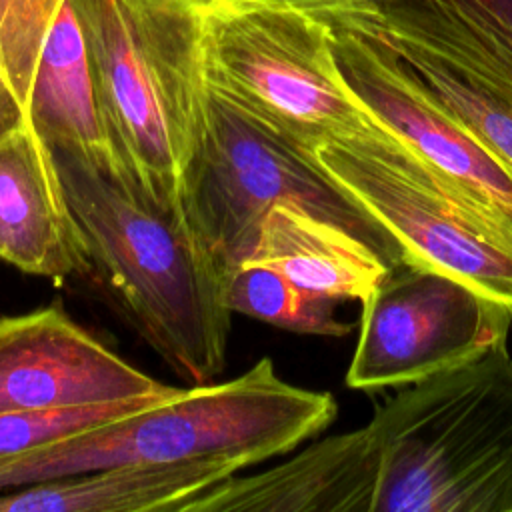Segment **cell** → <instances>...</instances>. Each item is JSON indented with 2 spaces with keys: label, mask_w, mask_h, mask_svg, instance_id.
Masks as SVG:
<instances>
[{
  "label": "cell",
  "mask_w": 512,
  "mask_h": 512,
  "mask_svg": "<svg viewBox=\"0 0 512 512\" xmlns=\"http://www.w3.org/2000/svg\"><path fill=\"white\" fill-rule=\"evenodd\" d=\"M174 390L94 338L60 304L0 318V414L164 396Z\"/></svg>",
  "instance_id": "obj_10"
},
{
  "label": "cell",
  "mask_w": 512,
  "mask_h": 512,
  "mask_svg": "<svg viewBox=\"0 0 512 512\" xmlns=\"http://www.w3.org/2000/svg\"><path fill=\"white\" fill-rule=\"evenodd\" d=\"M338 414L330 392L294 386L272 358L172 394L42 450L0 462V492L116 466L232 458L246 468L288 454Z\"/></svg>",
  "instance_id": "obj_4"
},
{
  "label": "cell",
  "mask_w": 512,
  "mask_h": 512,
  "mask_svg": "<svg viewBox=\"0 0 512 512\" xmlns=\"http://www.w3.org/2000/svg\"><path fill=\"white\" fill-rule=\"evenodd\" d=\"M374 474L362 426L326 436L290 460L230 476L178 512H370Z\"/></svg>",
  "instance_id": "obj_13"
},
{
  "label": "cell",
  "mask_w": 512,
  "mask_h": 512,
  "mask_svg": "<svg viewBox=\"0 0 512 512\" xmlns=\"http://www.w3.org/2000/svg\"><path fill=\"white\" fill-rule=\"evenodd\" d=\"M378 42L392 48L446 104V108L452 110L512 168V106L416 46L394 40Z\"/></svg>",
  "instance_id": "obj_19"
},
{
  "label": "cell",
  "mask_w": 512,
  "mask_h": 512,
  "mask_svg": "<svg viewBox=\"0 0 512 512\" xmlns=\"http://www.w3.org/2000/svg\"><path fill=\"white\" fill-rule=\"evenodd\" d=\"M280 270L308 294L364 300L394 268L342 228L288 204L272 206L246 262Z\"/></svg>",
  "instance_id": "obj_15"
},
{
  "label": "cell",
  "mask_w": 512,
  "mask_h": 512,
  "mask_svg": "<svg viewBox=\"0 0 512 512\" xmlns=\"http://www.w3.org/2000/svg\"><path fill=\"white\" fill-rule=\"evenodd\" d=\"M512 312L468 284L422 266L394 268L364 300L346 386L402 388L508 342Z\"/></svg>",
  "instance_id": "obj_9"
},
{
  "label": "cell",
  "mask_w": 512,
  "mask_h": 512,
  "mask_svg": "<svg viewBox=\"0 0 512 512\" xmlns=\"http://www.w3.org/2000/svg\"><path fill=\"white\" fill-rule=\"evenodd\" d=\"M200 12L214 92L308 152L378 128L336 64L328 26L298 0H214Z\"/></svg>",
  "instance_id": "obj_6"
},
{
  "label": "cell",
  "mask_w": 512,
  "mask_h": 512,
  "mask_svg": "<svg viewBox=\"0 0 512 512\" xmlns=\"http://www.w3.org/2000/svg\"><path fill=\"white\" fill-rule=\"evenodd\" d=\"M362 428L370 512H512L508 342L402 386Z\"/></svg>",
  "instance_id": "obj_2"
},
{
  "label": "cell",
  "mask_w": 512,
  "mask_h": 512,
  "mask_svg": "<svg viewBox=\"0 0 512 512\" xmlns=\"http://www.w3.org/2000/svg\"><path fill=\"white\" fill-rule=\"evenodd\" d=\"M114 158L162 206H182L208 82L192 0H70Z\"/></svg>",
  "instance_id": "obj_3"
},
{
  "label": "cell",
  "mask_w": 512,
  "mask_h": 512,
  "mask_svg": "<svg viewBox=\"0 0 512 512\" xmlns=\"http://www.w3.org/2000/svg\"><path fill=\"white\" fill-rule=\"evenodd\" d=\"M228 310L266 324L314 336H346L350 324L336 316V300L314 296L264 262H244L224 278Z\"/></svg>",
  "instance_id": "obj_17"
},
{
  "label": "cell",
  "mask_w": 512,
  "mask_h": 512,
  "mask_svg": "<svg viewBox=\"0 0 512 512\" xmlns=\"http://www.w3.org/2000/svg\"><path fill=\"white\" fill-rule=\"evenodd\" d=\"M196 6H200V8H204V6H208V4H212L214 0H192Z\"/></svg>",
  "instance_id": "obj_21"
},
{
  "label": "cell",
  "mask_w": 512,
  "mask_h": 512,
  "mask_svg": "<svg viewBox=\"0 0 512 512\" xmlns=\"http://www.w3.org/2000/svg\"><path fill=\"white\" fill-rule=\"evenodd\" d=\"M164 396L132 398V400H118V402H106V404L54 408V410L2 412L0 414V462L42 450L58 440L76 436L100 424L122 418Z\"/></svg>",
  "instance_id": "obj_20"
},
{
  "label": "cell",
  "mask_w": 512,
  "mask_h": 512,
  "mask_svg": "<svg viewBox=\"0 0 512 512\" xmlns=\"http://www.w3.org/2000/svg\"><path fill=\"white\" fill-rule=\"evenodd\" d=\"M54 156L94 270L178 378L212 382L226 366L232 312L226 274L184 204H158L118 166Z\"/></svg>",
  "instance_id": "obj_1"
},
{
  "label": "cell",
  "mask_w": 512,
  "mask_h": 512,
  "mask_svg": "<svg viewBox=\"0 0 512 512\" xmlns=\"http://www.w3.org/2000/svg\"><path fill=\"white\" fill-rule=\"evenodd\" d=\"M0 260L54 282L94 272L54 150L32 122L0 138Z\"/></svg>",
  "instance_id": "obj_12"
},
{
  "label": "cell",
  "mask_w": 512,
  "mask_h": 512,
  "mask_svg": "<svg viewBox=\"0 0 512 512\" xmlns=\"http://www.w3.org/2000/svg\"><path fill=\"white\" fill-rule=\"evenodd\" d=\"M244 468L232 458L104 468L4 490L0 512H178Z\"/></svg>",
  "instance_id": "obj_14"
},
{
  "label": "cell",
  "mask_w": 512,
  "mask_h": 512,
  "mask_svg": "<svg viewBox=\"0 0 512 512\" xmlns=\"http://www.w3.org/2000/svg\"><path fill=\"white\" fill-rule=\"evenodd\" d=\"M62 2L0 0V138L30 122L36 66Z\"/></svg>",
  "instance_id": "obj_18"
},
{
  "label": "cell",
  "mask_w": 512,
  "mask_h": 512,
  "mask_svg": "<svg viewBox=\"0 0 512 512\" xmlns=\"http://www.w3.org/2000/svg\"><path fill=\"white\" fill-rule=\"evenodd\" d=\"M328 24L416 46L512 106V0H298Z\"/></svg>",
  "instance_id": "obj_11"
},
{
  "label": "cell",
  "mask_w": 512,
  "mask_h": 512,
  "mask_svg": "<svg viewBox=\"0 0 512 512\" xmlns=\"http://www.w3.org/2000/svg\"><path fill=\"white\" fill-rule=\"evenodd\" d=\"M310 154L392 234L404 264L444 272L512 312V250L380 124Z\"/></svg>",
  "instance_id": "obj_7"
},
{
  "label": "cell",
  "mask_w": 512,
  "mask_h": 512,
  "mask_svg": "<svg viewBox=\"0 0 512 512\" xmlns=\"http://www.w3.org/2000/svg\"><path fill=\"white\" fill-rule=\"evenodd\" d=\"M30 122L54 150L118 166L82 28L70 0L62 2L40 52L30 96Z\"/></svg>",
  "instance_id": "obj_16"
},
{
  "label": "cell",
  "mask_w": 512,
  "mask_h": 512,
  "mask_svg": "<svg viewBox=\"0 0 512 512\" xmlns=\"http://www.w3.org/2000/svg\"><path fill=\"white\" fill-rule=\"evenodd\" d=\"M324 24L336 64L366 112L512 250V168L392 48Z\"/></svg>",
  "instance_id": "obj_8"
},
{
  "label": "cell",
  "mask_w": 512,
  "mask_h": 512,
  "mask_svg": "<svg viewBox=\"0 0 512 512\" xmlns=\"http://www.w3.org/2000/svg\"><path fill=\"white\" fill-rule=\"evenodd\" d=\"M182 202L224 274L252 256L262 218L276 204L342 228L390 268L404 264L392 234L308 150L210 86L204 136L184 176Z\"/></svg>",
  "instance_id": "obj_5"
}]
</instances>
